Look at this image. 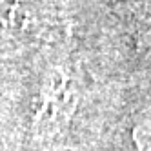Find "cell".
I'll list each match as a JSON object with an SVG mask.
<instances>
[{
  "label": "cell",
  "instance_id": "cell-1",
  "mask_svg": "<svg viewBox=\"0 0 151 151\" xmlns=\"http://www.w3.org/2000/svg\"><path fill=\"white\" fill-rule=\"evenodd\" d=\"M133 138L140 151H151V118L137 126V129L133 131Z\"/></svg>",
  "mask_w": 151,
  "mask_h": 151
}]
</instances>
